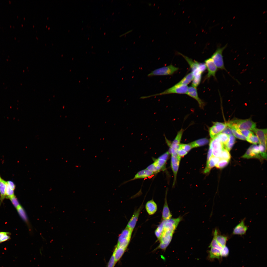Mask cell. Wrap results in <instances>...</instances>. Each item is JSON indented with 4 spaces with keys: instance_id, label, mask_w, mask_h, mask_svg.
I'll return each instance as SVG.
<instances>
[{
    "instance_id": "obj_35",
    "label": "cell",
    "mask_w": 267,
    "mask_h": 267,
    "mask_svg": "<svg viewBox=\"0 0 267 267\" xmlns=\"http://www.w3.org/2000/svg\"><path fill=\"white\" fill-rule=\"evenodd\" d=\"M214 235L213 238L210 245L209 247L216 248L221 251L223 247L218 243L216 239L215 235L214 234Z\"/></svg>"
},
{
    "instance_id": "obj_23",
    "label": "cell",
    "mask_w": 267,
    "mask_h": 267,
    "mask_svg": "<svg viewBox=\"0 0 267 267\" xmlns=\"http://www.w3.org/2000/svg\"><path fill=\"white\" fill-rule=\"evenodd\" d=\"M126 249L123 248L116 246L113 252L114 254L116 264L121 257Z\"/></svg>"
},
{
    "instance_id": "obj_40",
    "label": "cell",
    "mask_w": 267,
    "mask_h": 267,
    "mask_svg": "<svg viewBox=\"0 0 267 267\" xmlns=\"http://www.w3.org/2000/svg\"><path fill=\"white\" fill-rule=\"evenodd\" d=\"M231 129L232 130V133L233 134L234 136L242 140H246V138L242 134H240L238 133L235 129L233 128Z\"/></svg>"
},
{
    "instance_id": "obj_26",
    "label": "cell",
    "mask_w": 267,
    "mask_h": 267,
    "mask_svg": "<svg viewBox=\"0 0 267 267\" xmlns=\"http://www.w3.org/2000/svg\"><path fill=\"white\" fill-rule=\"evenodd\" d=\"M193 75L192 72L189 73L184 76L178 84H179L187 85L193 79Z\"/></svg>"
},
{
    "instance_id": "obj_50",
    "label": "cell",
    "mask_w": 267,
    "mask_h": 267,
    "mask_svg": "<svg viewBox=\"0 0 267 267\" xmlns=\"http://www.w3.org/2000/svg\"><path fill=\"white\" fill-rule=\"evenodd\" d=\"M8 233L9 232H0V240L5 234Z\"/></svg>"
},
{
    "instance_id": "obj_47",
    "label": "cell",
    "mask_w": 267,
    "mask_h": 267,
    "mask_svg": "<svg viewBox=\"0 0 267 267\" xmlns=\"http://www.w3.org/2000/svg\"><path fill=\"white\" fill-rule=\"evenodd\" d=\"M10 233L9 232L8 233L5 234L0 240V243L10 240Z\"/></svg>"
},
{
    "instance_id": "obj_2",
    "label": "cell",
    "mask_w": 267,
    "mask_h": 267,
    "mask_svg": "<svg viewBox=\"0 0 267 267\" xmlns=\"http://www.w3.org/2000/svg\"><path fill=\"white\" fill-rule=\"evenodd\" d=\"M188 87L187 85L177 83L172 87L161 93L149 96L141 97L140 98L144 99L154 96L173 93L187 94Z\"/></svg>"
},
{
    "instance_id": "obj_17",
    "label": "cell",
    "mask_w": 267,
    "mask_h": 267,
    "mask_svg": "<svg viewBox=\"0 0 267 267\" xmlns=\"http://www.w3.org/2000/svg\"><path fill=\"white\" fill-rule=\"evenodd\" d=\"M220 159L219 157L212 156L209 160L206 162L205 168L204 170V173L207 174L209 172L211 169L215 166Z\"/></svg>"
},
{
    "instance_id": "obj_48",
    "label": "cell",
    "mask_w": 267,
    "mask_h": 267,
    "mask_svg": "<svg viewBox=\"0 0 267 267\" xmlns=\"http://www.w3.org/2000/svg\"><path fill=\"white\" fill-rule=\"evenodd\" d=\"M212 156V148L209 145V148L208 152L206 162L209 160Z\"/></svg>"
},
{
    "instance_id": "obj_43",
    "label": "cell",
    "mask_w": 267,
    "mask_h": 267,
    "mask_svg": "<svg viewBox=\"0 0 267 267\" xmlns=\"http://www.w3.org/2000/svg\"><path fill=\"white\" fill-rule=\"evenodd\" d=\"M229 249L228 247L226 245L223 247L221 251V257H226L229 254Z\"/></svg>"
},
{
    "instance_id": "obj_11",
    "label": "cell",
    "mask_w": 267,
    "mask_h": 267,
    "mask_svg": "<svg viewBox=\"0 0 267 267\" xmlns=\"http://www.w3.org/2000/svg\"><path fill=\"white\" fill-rule=\"evenodd\" d=\"M181 157L171 156V166L174 174V179L173 186L175 185L176 181L177 175L178 171Z\"/></svg>"
},
{
    "instance_id": "obj_16",
    "label": "cell",
    "mask_w": 267,
    "mask_h": 267,
    "mask_svg": "<svg viewBox=\"0 0 267 267\" xmlns=\"http://www.w3.org/2000/svg\"><path fill=\"white\" fill-rule=\"evenodd\" d=\"M245 220H242L234 228L233 234L234 235H242L245 234L248 227L245 223Z\"/></svg>"
},
{
    "instance_id": "obj_33",
    "label": "cell",
    "mask_w": 267,
    "mask_h": 267,
    "mask_svg": "<svg viewBox=\"0 0 267 267\" xmlns=\"http://www.w3.org/2000/svg\"><path fill=\"white\" fill-rule=\"evenodd\" d=\"M231 157L229 151L224 148L222 150L220 158V159H223L229 161Z\"/></svg>"
},
{
    "instance_id": "obj_12",
    "label": "cell",
    "mask_w": 267,
    "mask_h": 267,
    "mask_svg": "<svg viewBox=\"0 0 267 267\" xmlns=\"http://www.w3.org/2000/svg\"><path fill=\"white\" fill-rule=\"evenodd\" d=\"M179 54L182 56L187 62L192 70L191 72L193 74L198 73H202L200 72L199 68L200 63L196 61H193L190 58L180 53H179Z\"/></svg>"
},
{
    "instance_id": "obj_19",
    "label": "cell",
    "mask_w": 267,
    "mask_h": 267,
    "mask_svg": "<svg viewBox=\"0 0 267 267\" xmlns=\"http://www.w3.org/2000/svg\"><path fill=\"white\" fill-rule=\"evenodd\" d=\"M146 210L149 215L154 214L156 211L157 205L156 203L152 199L148 201L145 205Z\"/></svg>"
},
{
    "instance_id": "obj_49",
    "label": "cell",
    "mask_w": 267,
    "mask_h": 267,
    "mask_svg": "<svg viewBox=\"0 0 267 267\" xmlns=\"http://www.w3.org/2000/svg\"><path fill=\"white\" fill-rule=\"evenodd\" d=\"M7 184L13 190H14L16 188V185L12 181L9 180L7 181Z\"/></svg>"
},
{
    "instance_id": "obj_8",
    "label": "cell",
    "mask_w": 267,
    "mask_h": 267,
    "mask_svg": "<svg viewBox=\"0 0 267 267\" xmlns=\"http://www.w3.org/2000/svg\"><path fill=\"white\" fill-rule=\"evenodd\" d=\"M260 154L259 146L256 144H253L248 148L242 157L246 158H255L260 159L261 158Z\"/></svg>"
},
{
    "instance_id": "obj_41",
    "label": "cell",
    "mask_w": 267,
    "mask_h": 267,
    "mask_svg": "<svg viewBox=\"0 0 267 267\" xmlns=\"http://www.w3.org/2000/svg\"><path fill=\"white\" fill-rule=\"evenodd\" d=\"M9 199L12 204L16 208L20 205L17 198L14 195L12 197Z\"/></svg>"
},
{
    "instance_id": "obj_9",
    "label": "cell",
    "mask_w": 267,
    "mask_h": 267,
    "mask_svg": "<svg viewBox=\"0 0 267 267\" xmlns=\"http://www.w3.org/2000/svg\"><path fill=\"white\" fill-rule=\"evenodd\" d=\"M205 64L208 70L206 77L209 79L212 76L215 78L216 74L218 68L214 63L211 58H209L205 61Z\"/></svg>"
},
{
    "instance_id": "obj_51",
    "label": "cell",
    "mask_w": 267,
    "mask_h": 267,
    "mask_svg": "<svg viewBox=\"0 0 267 267\" xmlns=\"http://www.w3.org/2000/svg\"><path fill=\"white\" fill-rule=\"evenodd\" d=\"M132 30H130L127 31V32H126L125 33L121 35L120 36H122L123 35H126V34H128V33L132 32Z\"/></svg>"
},
{
    "instance_id": "obj_20",
    "label": "cell",
    "mask_w": 267,
    "mask_h": 267,
    "mask_svg": "<svg viewBox=\"0 0 267 267\" xmlns=\"http://www.w3.org/2000/svg\"><path fill=\"white\" fill-rule=\"evenodd\" d=\"M162 218L163 220H169L172 217V215L168 206L166 198H165L164 203L162 212Z\"/></svg>"
},
{
    "instance_id": "obj_52",
    "label": "cell",
    "mask_w": 267,
    "mask_h": 267,
    "mask_svg": "<svg viewBox=\"0 0 267 267\" xmlns=\"http://www.w3.org/2000/svg\"><path fill=\"white\" fill-rule=\"evenodd\" d=\"M148 4L150 6L151 5V3H148Z\"/></svg>"
},
{
    "instance_id": "obj_3",
    "label": "cell",
    "mask_w": 267,
    "mask_h": 267,
    "mask_svg": "<svg viewBox=\"0 0 267 267\" xmlns=\"http://www.w3.org/2000/svg\"><path fill=\"white\" fill-rule=\"evenodd\" d=\"M179 68L172 65L162 67L156 69L149 74L148 77L155 76H164L171 75L177 71Z\"/></svg>"
},
{
    "instance_id": "obj_10",
    "label": "cell",
    "mask_w": 267,
    "mask_h": 267,
    "mask_svg": "<svg viewBox=\"0 0 267 267\" xmlns=\"http://www.w3.org/2000/svg\"><path fill=\"white\" fill-rule=\"evenodd\" d=\"M186 94L195 99L198 102L200 107L203 109L205 103L199 97L196 88L192 86L188 87Z\"/></svg>"
},
{
    "instance_id": "obj_27",
    "label": "cell",
    "mask_w": 267,
    "mask_h": 267,
    "mask_svg": "<svg viewBox=\"0 0 267 267\" xmlns=\"http://www.w3.org/2000/svg\"><path fill=\"white\" fill-rule=\"evenodd\" d=\"M209 257L211 259L215 258L220 259L221 257V251L218 249L211 248L209 251Z\"/></svg>"
},
{
    "instance_id": "obj_44",
    "label": "cell",
    "mask_w": 267,
    "mask_h": 267,
    "mask_svg": "<svg viewBox=\"0 0 267 267\" xmlns=\"http://www.w3.org/2000/svg\"><path fill=\"white\" fill-rule=\"evenodd\" d=\"M176 152L178 155L181 157L186 155L188 153L182 149H178L176 151Z\"/></svg>"
},
{
    "instance_id": "obj_29",
    "label": "cell",
    "mask_w": 267,
    "mask_h": 267,
    "mask_svg": "<svg viewBox=\"0 0 267 267\" xmlns=\"http://www.w3.org/2000/svg\"><path fill=\"white\" fill-rule=\"evenodd\" d=\"M235 141V138L232 134L229 136L228 142L224 146V148L229 151L231 149Z\"/></svg>"
},
{
    "instance_id": "obj_14",
    "label": "cell",
    "mask_w": 267,
    "mask_h": 267,
    "mask_svg": "<svg viewBox=\"0 0 267 267\" xmlns=\"http://www.w3.org/2000/svg\"><path fill=\"white\" fill-rule=\"evenodd\" d=\"M142 206H141L135 211L127 225V227L133 232L136 223L142 208Z\"/></svg>"
},
{
    "instance_id": "obj_1",
    "label": "cell",
    "mask_w": 267,
    "mask_h": 267,
    "mask_svg": "<svg viewBox=\"0 0 267 267\" xmlns=\"http://www.w3.org/2000/svg\"><path fill=\"white\" fill-rule=\"evenodd\" d=\"M227 126L230 128L240 130H248L254 131L256 128V124L251 119H235L226 123Z\"/></svg>"
},
{
    "instance_id": "obj_6",
    "label": "cell",
    "mask_w": 267,
    "mask_h": 267,
    "mask_svg": "<svg viewBox=\"0 0 267 267\" xmlns=\"http://www.w3.org/2000/svg\"><path fill=\"white\" fill-rule=\"evenodd\" d=\"M174 232L167 230H164L159 240L160 244L157 249L166 250L172 240Z\"/></svg>"
},
{
    "instance_id": "obj_32",
    "label": "cell",
    "mask_w": 267,
    "mask_h": 267,
    "mask_svg": "<svg viewBox=\"0 0 267 267\" xmlns=\"http://www.w3.org/2000/svg\"><path fill=\"white\" fill-rule=\"evenodd\" d=\"M214 125L215 126L219 134L222 133L227 126L226 123H224L218 122H214Z\"/></svg>"
},
{
    "instance_id": "obj_21",
    "label": "cell",
    "mask_w": 267,
    "mask_h": 267,
    "mask_svg": "<svg viewBox=\"0 0 267 267\" xmlns=\"http://www.w3.org/2000/svg\"><path fill=\"white\" fill-rule=\"evenodd\" d=\"M6 181L0 176V205L5 198V189Z\"/></svg>"
},
{
    "instance_id": "obj_5",
    "label": "cell",
    "mask_w": 267,
    "mask_h": 267,
    "mask_svg": "<svg viewBox=\"0 0 267 267\" xmlns=\"http://www.w3.org/2000/svg\"><path fill=\"white\" fill-rule=\"evenodd\" d=\"M132 231L127 227L119 236L116 246L126 249L130 240Z\"/></svg>"
},
{
    "instance_id": "obj_45",
    "label": "cell",
    "mask_w": 267,
    "mask_h": 267,
    "mask_svg": "<svg viewBox=\"0 0 267 267\" xmlns=\"http://www.w3.org/2000/svg\"><path fill=\"white\" fill-rule=\"evenodd\" d=\"M222 133L228 135H232L233 134L231 129L227 126L222 131Z\"/></svg>"
},
{
    "instance_id": "obj_42",
    "label": "cell",
    "mask_w": 267,
    "mask_h": 267,
    "mask_svg": "<svg viewBox=\"0 0 267 267\" xmlns=\"http://www.w3.org/2000/svg\"><path fill=\"white\" fill-rule=\"evenodd\" d=\"M115 264L114 254L113 252L108 263L107 267H114Z\"/></svg>"
},
{
    "instance_id": "obj_38",
    "label": "cell",
    "mask_w": 267,
    "mask_h": 267,
    "mask_svg": "<svg viewBox=\"0 0 267 267\" xmlns=\"http://www.w3.org/2000/svg\"><path fill=\"white\" fill-rule=\"evenodd\" d=\"M209 133L211 139L214 138L219 134L214 125L210 128Z\"/></svg>"
},
{
    "instance_id": "obj_18",
    "label": "cell",
    "mask_w": 267,
    "mask_h": 267,
    "mask_svg": "<svg viewBox=\"0 0 267 267\" xmlns=\"http://www.w3.org/2000/svg\"><path fill=\"white\" fill-rule=\"evenodd\" d=\"M155 174L153 172L146 169L138 172L134 177L129 181H131L138 179L145 178L149 177Z\"/></svg>"
},
{
    "instance_id": "obj_28",
    "label": "cell",
    "mask_w": 267,
    "mask_h": 267,
    "mask_svg": "<svg viewBox=\"0 0 267 267\" xmlns=\"http://www.w3.org/2000/svg\"><path fill=\"white\" fill-rule=\"evenodd\" d=\"M246 140L248 142L254 144L259 143V141L257 136L254 135L252 132H251Z\"/></svg>"
},
{
    "instance_id": "obj_30",
    "label": "cell",
    "mask_w": 267,
    "mask_h": 267,
    "mask_svg": "<svg viewBox=\"0 0 267 267\" xmlns=\"http://www.w3.org/2000/svg\"><path fill=\"white\" fill-rule=\"evenodd\" d=\"M216 136L219 139L224 146L226 144L228 141L229 135L221 133Z\"/></svg>"
},
{
    "instance_id": "obj_34",
    "label": "cell",
    "mask_w": 267,
    "mask_h": 267,
    "mask_svg": "<svg viewBox=\"0 0 267 267\" xmlns=\"http://www.w3.org/2000/svg\"><path fill=\"white\" fill-rule=\"evenodd\" d=\"M229 160L223 159H220L215 167L217 168L221 169L225 167L228 164Z\"/></svg>"
},
{
    "instance_id": "obj_7",
    "label": "cell",
    "mask_w": 267,
    "mask_h": 267,
    "mask_svg": "<svg viewBox=\"0 0 267 267\" xmlns=\"http://www.w3.org/2000/svg\"><path fill=\"white\" fill-rule=\"evenodd\" d=\"M209 145L212 148L213 156L220 158L224 147L219 139L216 136L211 139Z\"/></svg>"
},
{
    "instance_id": "obj_36",
    "label": "cell",
    "mask_w": 267,
    "mask_h": 267,
    "mask_svg": "<svg viewBox=\"0 0 267 267\" xmlns=\"http://www.w3.org/2000/svg\"><path fill=\"white\" fill-rule=\"evenodd\" d=\"M163 230V224L162 222L158 226L155 232V235L158 239L159 240L160 238Z\"/></svg>"
},
{
    "instance_id": "obj_24",
    "label": "cell",
    "mask_w": 267,
    "mask_h": 267,
    "mask_svg": "<svg viewBox=\"0 0 267 267\" xmlns=\"http://www.w3.org/2000/svg\"><path fill=\"white\" fill-rule=\"evenodd\" d=\"M209 142V140L207 139L204 138L195 140L189 144L193 148L205 145L208 143Z\"/></svg>"
},
{
    "instance_id": "obj_4",
    "label": "cell",
    "mask_w": 267,
    "mask_h": 267,
    "mask_svg": "<svg viewBox=\"0 0 267 267\" xmlns=\"http://www.w3.org/2000/svg\"><path fill=\"white\" fill-rule=\"evenodd\" d=\"M227 46L218 47L211 56V58L218 68L227 71L224 65L222 53Z\"/></svg>"
},
{
    "instance_id": "obj_25",
    "label": "cell",
    "mask_w": 267,
    "mask_h": 267,
    "mask_svg": "<svg viewBox=\"0 0 267 267\" xmlns=\"http://www.w3.org/2000/svg\"><path fill=\"white\" fill-rule=\"evenodd\" d=\"M17 212L21 217L30 227L29 223L26 212L23 207L20 205L16 208Z\"/></svg>"
},
{
    "instance_id": "obj_39",
    "label": "cell",
    "mask_w": 267,
    "mask_h": 267,
    "mask_svg": "<svg viewBox=\"0 0 267 267\" xmlns=\"http://www.w3.org/2000/svg\"><path fill=\"white\" fill-rule=\"evenodd\" d=\"M192 148L189 144H179V145L178 149H182L187 152L189 151Z\"/></svg>"
},
{
    "instance_id": "obj_46",
    "label": "cell",
    "mask_w": 267,
    "mask_h": 267,
    "mask_svg": "<svg viewBox=\"0 0 267 267\" xmlns=\"http://www.w3.org/2000/svg\"><path fill=\"white\" fill-rule=\"evenodd\" d=\"M240 131L241 134L246 138L248 137L249 134L251 132L249 130H240Z\"/></svg>"
},
{
    "instance_id": "obj_31",
    "label": "cell",
    "mask_w": 267,
    "mask_h": 267,
    "mask_svg": "<svg viewBox=\"0 0 267 267\" xmlns=\"http://www.w3.org/2000/svg\"><path fill=\"white\" fill-rule=\"evenodd\" d=\"M14 195V190H13L6 182V188L5 189V198L10 199Z\"/></svg>"
},
{
    "instance_id": "obj_22",
    "label": "cell",
    "mask_w": 267,
    "mask_h": 267,
    "mask_svg": "<svg viewBox=\"0 0 267 267\" xmlns=\"http://www.w3.org/2000/svg\"><path fill=\"white\" fill-rule=\"evenodd\" d=\"M214 233L216 239L219 245L222 247L225 246L227 240V237L224 235H218L216 229L215 230Z\"/></svg>"
},
{
    "instance_id": "obj_13",
    "label": "cell",
    "mask_w": 267,
    "mask_h": 267,
    "mask_svg": "<svg viewBox=\"0 0 267 267\" xmlns=\"http://www.w3.org/2000/svg\"><path fill=\"white\" fill-rule=\"evenodd\" d=\"M258 137L259 143L267 146V129L255 128L253 131Z\"/></svg>"
},
{
    "instance_id": "obj_15",
    "label": "cell",
    "mask_w": 267,
    "mask_h": 267,
    "mask_svg": "<svg viewBox=\"0 0 267 267\" xmlns=\"http://www.w3.org/2000/svg\"><path fill=\"white\" fill-rule=\"evenodd\" d=\"M184 131L183 129H181L178 132L176 138L172 143H170L167 140H166L167 144L170 148L175 149L176 151L178 149L179 145L180 144Z\"/></svg>"
},
{
    "instance_id": "obj_37",
    "label": "cell",
    "mask_w": 267,
    "mask_h": 267,
    "mask_svg": "<svg viewBox=\"0 0 267 267\" xmlns=\"http://www.w3.org/2000/svg\"><path fill=\"white\" fill-rule=\"evenodd\" d=\"M259 147L261 156L264 158L266 159L267 158V146L260 144Z\"/></svg>"
}]
</instances>
